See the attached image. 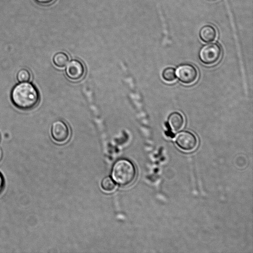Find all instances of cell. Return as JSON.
Instances as JSON below:
<instances>
[{
	"instance_id": "obj_8",
	"label": "cell",
	"mask_w": 253,
	"mask_h": 253,
	"mask_svg": "<svg viewBox=\"0 0 253 253\" xmlns=\"http://www.w3.org/2000/svg\"><path fill=\"white\" fill-rule=\"evenodd\" d=\"M184 119L182 115L178 112H173L170 113L167 121V125L170 130L176 132L180 130L183 126Z\"/></svg>"
},
{
	"instance_id": "obj_5",
	"label": "cell",
	"mask_w": 253,
	"mask_h": 253,
	"mask_svg": "<svg viewBox=\"0 0 253 253\" xmlns=\"http://www.w3.org/2000/svg\"><path fill=\"white\" fill-rule=\"evenodd\" d=\"M176 74L179 81L186 84L194 83L198 76L196 68L193 65L188 63L180 65L176 71Z\"/></svg>"
},
{
	"instance_id": "obj_9",
	"label": "cell",
	"mask_w": 253,
	"mask_h": 253,
	"mask_svg": "<svg viewBox=\"0 0 253 253\" xmlns=\"http://www.w3.org/2000/svg\"><path fill=\"white\" fill-rule=\"evenodd\" d=\"M217 35L216 29L210 25L204 26L200 32V38L205 42H213L216 39Z\"/></svg>"
},
{
	"instance_id": "obj_14",
	"label": "cell",
	"mask_w": 253,
	"mask_h": 253,
	"mask_svg": "<svg viewBox=\"0 0 253 253\" xmlns=\"http://www.w3.org/2000/svg\"><path fill=\"white\" fill-rule=\"evenodd\" d=\"M35 1L41 5H48L53 3L55 0H35Z\"/></svg>"
},
{
	"instance_id": "obj_4",
	"label": "cell",
	"mask_w": 253,
	"mask_h": 253,
	"mask_svg": "<svg viewBox=\"0 0 253 253\" xmlns=\"http://www.w3.org/2000/svg\"><path fill=\"white\" fill-rule=\"evenodd\" d=\"M175 142L181 150L190 151L193 150L197 147L198 139L192 132L183 130L177 134L175 138Z\"/></svg>"
},
{
	"instance_id": "obj_7",
	"label": "cell",
	"mask_w": 253,
	"mask_h": 253,
	"mask_svg": "<svg viewBox=\"0 0 253 253\" xmlns=\"http://www.w3.org/2000/svg\"><path fill=\"white\" fill-rule=\"evenodd\" d=\"M85 73V67L80 60L73 59L67 63L65 73L70 80L74 81L80 80L84 77Z\"/></svg>"
},
{
	"instance_id": "obj_15",
	"label": "cell",
	"mask_w": 253,
	"mask_h": 253,
	"mask_svg": "<svg viewBox=\"0 0 253 253\" xmlns=\"http://www.w3.org/2000/svg\"><path fill=\"white\" fill-rule=\"evenodd\" d=\"M4 185V181L3 177L0 172V193L2 192Z\"/></svg>"
},
{
	"instance_id": "obj_11",
	"label": "cell",
	"mask_w": 253,
	"mask_h": 253,
	"mask_svg": "<svg viewBox=\"0 0 253 253\" xmlns=\"http://www.w3.org/2000/svg\"><path fill=\"white\" fill-rule=\"evenodd\" d=\"M162 77L167 82H172L176 79V70L172 67L165 68L162 73Z\"/></svg>"
},
{
	"instance_id": "obj_1",
	"label": "cell",
	"mask_w": 253,
	"mask_h": 253,
	"mask_svg": "<svg viewBox=\"0 0 253 253\" xmlns=\"http://www.w3.org/2000/svg\"><path fill=\"white\" fill-rule=\"evenodd\" d=\"M10 98L13 104L22 110L35 108L40 101V96L37 87L31 83H19L12 88Z\"/></svg>"
},
{
	"instance_id": "obj_3",
	"label": "cell",
	"mask_w": 253,
	"mask_h": 253,
	"mask_svg": "<svg viewBox=\"0 0 253 253\" xmlns=\"http://www.w3.org/2000/svg\"><path fill=\"white\" fill-rule=\"evenodd\" d=\"M222 54V50L219 44L211 43L204 45L199 52L200 61L204 64L211 65L218 61Z\"/></svg>"
},
{
	"instance_id": "obj_13",
	"label": "cell",
	"mask_w": 253,
	"mask_h": 253,
	"mask_svg": "<svg viewBox=\"0 0 253 253\" xmlns=\"http://www.w3.org/2000/svg\"><path fill=\"white\" fill-rule=\"evenodd\" d=\"M31 77L30 72L26 69L20 70L16 75L17 80L20 83L29 82Z\"/></svg>"
},
{
	"instance_id": "obj_12",
	"label": "cell",
	"mask_w": 253,
	"mask_h": 253,
	"mask_svg": "<svg viewBox=\"0 0 253 253\" xmlns=\"http://www.w3.org/2000/svg\"><path fill=\"white\" fill-rule=\"evenodd\" d=\"M101 187L105 191L111 192L116 188V184L110 177H105L102 181Z\"/></svg>"
},
{
	"instance_id": "obj_6",
	"label": "cell",
	"mask_w": 253,
	"mask_h": 253,
	"mask_svg": "<svg viewBox=\"0 0 253 253\" xmlns=\"http://www.w3.org/2000/svg\"><path fill=\"white\" fill-rule=\"evenodd\" d=\"M50 131L53 139L59 143L66 142L70 135L69 126L65 122L60 120L52 123Z\"/></svg>"
},
{
	"instance_id": "obj_10",
	"label": "cell",
	"mask_w": 253,
	"mask_h": 253,
	"mask_svg": "<svg viewBox=\"0 0 253 253\" xmlns=\"http://www.w3.org/2000/svg\"><path fill=\"white\" fill-rule=\"evenodd\" d=\"M53 62L58 68H63L69 61L68 55L63 52L56 53L53 57Z\"/></svg>"
},
{
	"instance_id": "obj_2",
	"label": "cell",
	"mask_w": 253,
	"mask_h": 253,
	"mask_svg": "<svg viewBox=\"0 0 253 253\" xmlns=\"http://www.w3.org/2000/svg\"><path fill=\"white\" fill-rule=\"evenodd\" d=\"M112 175L114 180L121 186H127L134 180L136 171L133 164L126 159H121L114 164Z\"/></svg>"
}]
</instances>
